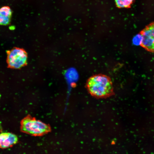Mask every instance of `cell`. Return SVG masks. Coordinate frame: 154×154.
I'll use <instances>...</instances> for the list:
<instances>
[{"instance_id":"obj_8","label":"cell","mask_w":154,"mask_h":154,"mask_svg":"<svg viewBox=\"0 0 154 154\" xmlns=\"http://www.w3.org/2000/svg\"><path fill=\"white\" fill-rule=\"evenodd\" d=\"M142 40V37L139 34L134 38L133 42L135 44H140V45Z\"/></svg>"},{"instance_id":"obj_7","label":"cell","mask_w":154,"mask_h":154,"mask_svg":"<svg viewBox=\"0 0 154 154\" xmlns=\"http://www.w3.org/2000/svg\"><path fill=\"white\" fill-rule=\"evenodd\" d=\"M117 7L119 8H130L133 0H115Z\"/></svg>"},{"instance_id":"obj_4","label":"cell","mask_w":154,"mask_h":154,"mask_svg":"<svg viewBox=\"0 0 154 154\" xmlns=\"http://www.w3.org/2000/svg\"><path fill=\"white\" fill-rule=\"evenodd\" d=\"M139 34L142 37L140 45L147 51L154 53V22L146 26Z\"/></svg>"},{"instance_id":"obj_1","label":"cell","mask_w":154,"mask_h":154,"mask_svg":"<svg viewBox=\"0 0 154 154\" xmlns=\"http://www.w3.org/2000/svg\"><path fill=\"white\" fill-rule=\"evenodd\" d=\"M86 86L89 93L95 97L105 98L113 93L112 80L105 74H99L92 76L87 80Z\"/></svg>"},{"instance_id":"obj_6","label":"cell","mask_w":154,"mask_h":154,"mask_svg":"<svg viewBox=\"0 0 154 154\" xmlns=\"http://www.w3.org/2000/svg\"><path fill=\"white\" fill-rule=\"evenodd\" d=\"M0 23L2 25L8 24L11 15V11L8 6H3L0 9Z\"/></svg>"},{"instance_id":"obj_2","label":"cell","mask_w":154,"mask_h":154,"mask_svg":"<svg viewBox=\"0 0 154 154\" xmlns=\"http://www.w3.org/2000/svg\"><path fill=\"white\" fill-rule=\"evenodd\" d=\"M20 130L22 132L33 136H41L50 132V125L29 115L21 121Z\"/></svg>"},{"instance_id":"obj_3","label":"cell","mask_w":154,"mask_h":154,"mask_svg":"<svg viewBox=\"0 0 154 154\" xmlns=\"http://www.w3.org/2000/svg\"><path fill=\"white\" fill-rule=\"evenodd\" d=\"M27 55L23 49L15 48L7 52V62L10 68L17 69L25 65Z\"/></svg>"},{"instance_id":"obj_5","label":"cell","mask_w":154,"mask_h":154,"mask_svg":"<svg viewBox=\"0 0 154 154\" xmlns=\"http://www.w3.org/2000/svg\"><path fill=\"white\" fill-rule=\"evenodd\" d=\"M18 138L14 134L4 132L0 135V146L2 149L11 147L18 142Z\"/></svg>"}]
</instances>
